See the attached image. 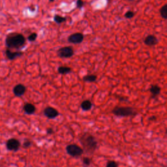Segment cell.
<instances>
[{
	"instance_id": "1",
	"label": "cell",
	"mask_w": 167,
	"mask_h": 167,
	"mask_svg": "<svg viewBox=\"0 0 167 167\" xmlns=\"http://www.w3.org/2000/svg\"><path fill=\"white\" fill-rule=\"evenodd\" d=\"M26 43L24 36L19 33H9L5 38V45L9 49L20 50L23 48Z\"/></svg>"
},
{
	"instance_id": "2",
	"label": "cell",
	"mask_w": 167,
	"mask_h": 167,
	"mask_svg": "<svg viewBox=\"0 0 167 167\" xmlns=\"http://www.w3.org/2000/svg\"><path fill=\"white\" fill-rule=\"evenodd\" d=\"M80 143L84 147V150L89 154H92L97 148V142L93 135L85 133L80 139Z\"/></svg>"
},
{
	"instance_id": "3",
	"label": "cell",
	"mask_w": 167,
	"mask_h": 167,
	"mask_svg": "<svg viewBox=\"0 0 167 167\" xmlns=\"http://www.w3.org/2000/svg\"><path fill=\"white\" fill-rule=\"evenodd\" d=\"M112 113L121 118L135 116L138 114L137 111L131 106H116L112 110Z\"/></svg>"
},
{
	"instance_id": "4",
	"label": "cell",
	"mask_w": 167,
	"mask_h": 167,
	"mask_svg": "<svg viewBox=\"0 0 167 167\" xmlns=\"http://www.w3.org/2000/svg\"><path fill=\"white\" fill-rule=\"evenodd\" d=\"M66 151L72 157H79L84 153V150L76 144H69L66 147Z\"/></svg>"
},
{
	"instance_id": "5",
	"label": "cell",
	"mask_w": 167,
	"mask_h": 167,
	"mask_svg": "<svg viewBox=\"0 0 167 167\" xmlns=\"http://www.w3.org/2000/svg\"><path fill=\"white\" fill-rule=\"evenodd\" d=\"M74 50L72 47H64L58 49L57 56L61 58H69L74 55Z\"/></svg>"
},
{
	"instance_id": "6",
	"label": "cell",
	"mask_w": 167,
	"mask_h": 167,
	"mask_svg": "<svg viewBox=\"0 0 167 167\" xmlns=\"http://www.w3.org/2000/svg\"><path fill=\"white\" fill-rule=\"evenodd\" d=\"M20 146V142L16 138H11L9 139L6 142V147L7 150L9 151H16L19 150Z\"/></svg>"
},
{
	"instance_id": "7",
	"label": "cell",
	"mask_w": 167,
	"mask_h": 167,
	"mask_svg": "<svg viewBox=\"0 0 167 167\" xmlns=\"http://www.w3.org/2000/svg\"><path fill=\"white\" fill-rule=\"evenodd\" d=\"M84 39V36L82 33H75L69 35L67 40H68V42L71 44H78L82 43Z\"/></svg>"
},
{
	"instance_id": "8",
	"label": "cell",
	"mask_w": 167,
	"mask_h": 167,
	"mask_svg": "<svg viewBox=\"0 0 167 167\" xmlns=\"http://www.w3.org/2000/svg\"><path fill=\"white\" fill-rule=\"evenodd\" d=\"M44 114L49 119H54L60 115V113L56 108L52 106H48L44 108Z\"/></svg>"
},
{
	"instance_id": "9",
	"label": "cell",
	"mask_w": 167,
	"mask_h": 167,
	"mask_svg": "<svg viewBox=\"0 0 167 167\" xmlns=\"http://www.w3.org/2000/svg\"><path fill=\"white\" fill-rule=\"evenodd\" d=\"M12 92L16 97H22V96H24L26 92V88L24 84H16L15 86L13 88Z\"/></svg>"
},
{
	"instance_id": "10",
	"label": "cell",
	"mask_w": 167,
	"mask_h": 167,
	"mask_svg": "<svg viewBox=\"0 0 167 167\" xmlns=\"http://www.w3.org/2000/svg\"><path fill=\"white\" fill-rule=\"evenodd\" d=\"M24 52H21V51H16V52H12L11 51L10 49L7 48L5 51V55L8 58V60H9L11 61L12 60H15L16 58L21 57L23 56Z\"/></svg>"
},
{
	"instance_id": "11",
	"label": "cell",
	"mask_w": 167,
	"mask_h": 167,
	"mask_svg": "<svg viewBox=\"0 0 167 167\" xmlns=\"http://www.w3.org/2000/svg\"><path fill=\"white\" fill-rule=\"evenodd\" d=\"M144 43L146 46L148 47H154L158 43V39L153 35H149L144 39Z\"/></svg>"
},
{
	"instance_id": "12",
	"label": "cell",
	"mask_w": 167,
	"mask_h": 167,
	"mask_svg": "<svg viewBox=\"0 0 167 167\" xmlns=\"http://www.w3.org/2000/svg\"><path fill=\"white\" fill-rule=\"evenodd\" d=\"M161 88L157 84L151 85L150 88V92L151 94L152 98H155L161 93Z\"/></svg>"
},
{
	"instance_id": "13",
	"label": "cell",
	"mask_w": 167,
	"mask_h": 167,
	"mask_svg": "<svg viewBox=\"0 0 167 167\" xmlns=\"http://www.w3.org/2000/svg\"><path fill=\"white\" fill-rule=\"evenodd\" d=\"M23 109L25 113L28 115L33 114L36 111L35 106L31 103H26L24 106Z\"/></svg>"
},
{
	"instance_id": "14",
	"label": "cell",
	"mask_w": 167,
	"mask_h": 167,
	"mask_svg": "<svg viewBox=\"0 0 167 167\" xmlns=\"http://www.w3.org/2000/svg\"><path fill=\"white\" fill-rule=\"evenodd\" d=\"M92 103L89 100H85L82 102L80 105V107L84 111H88L92 109Z\"/></svg>"
},
{
	"instance_id": "15",
	"label": "cell",
	"mask_w": 167,
	"mask_h": 167,
	"mask_svg": "<svg viewBox=\"0 0 167 167\" xmlns=\"http://www.w3.org/2000/svg\"><path fill=\"white\" fill-rule=\"evenodd\" d=\"M57 72L60 75H67V74H69L72 72V69L71 67H66V66H60L57 69Z\"/></svg>"
},
{
	"instance_id": "16",
	"label": "cell",
	"mask_w": 167,
	"mask_h": 167,
	"mask_svg": "<svg viewBox=\"0 0 167 167\" xmlns=\"http://www.w3.org/2000/svg\"><path fill=\"white\" fill-rule=\"evenodd\" d=\"M97 79V76L96 75H87L83 77V80L85 82H95Z\"/></svg>"
},
{
	"instance_id": "17",
	"label": "cell",
	"mask_w": 167,
	"mask_h": 167,
	"mask_svg": "<svg viewBox=\"0 0 167 167\" xmlns=\"http://www.w3.org/2000/svg\"><path fill=\"white\" fill-rule=\"evenodd\" d=\"M66 20H67L66 17L61 16L58 15H55L54 16V21L57 24H61L62 23H64V22H66Z\"/></svg>"
},
{
	"instance_id": "18",
	"label": "cell",
	"mask_w": 167,
	"mask_h": 167,
	"mask_svg": "<svg viewBox=\"0 0 167 167\" xmlns=\"http://www.w3.org/2000/svg\"><path fill=\"white\" fill-rule=\"evenodd\" d=\"M159 13L163 19H167V4L162 5L159 9Z\"/></svg>"
},
{
	"instance_id": "19",
	"label": "cell",
	"mask_w": 167,
	"mask_h": 167,
	"mask_svg": "<svg viewBox=\"0 0 167 167\" xmlns=\"http://www.w3.org/2000/svg\"><path fill=\"white\" fill-rule=\"evenodd\" d=\"M37 37H38V35H37V33H32L28 36L27 39H28V40L30 42H34L35 40L37 39Z\"/></svg>"
},
{
	"instance_id": "20",
	"label": "cell",
	"mask_w": 167,
	"mask_h": 167,
	"mask_svg": "<svg viewBox=\"0 0 167 167\" xmlns=\"http://www.w3.org/2000/svg\"><path fill=\"white\" fill-rule=\"evenodd\" d=\"M135 16V12L132 11H128L125 12V14L124 15L125 19H131Z\"/></svg>"
},
{
	"instance_id": "21",
	"label": "cell",
	"mask_w": 167,
	"mask_h": 167,
	"mask_svg": "<svg viewBox=\"0 0 167 167\" xmlns=\"http://www.w3.org/2000/svg\"><path fill=\"white\" fill-rule=\"evenodd\" d=\"M119 165L118 162L115 161H108L106 167H118Z\"/></svg>"
},
{
	"instance_id": "22",
	"label": "cell",
	"mask_w": 167,
	"mask_h": 167,
	"mask_svg": "<svg viewBox=\"0 0 167 167\" xmlns=\"http://www.w3.org/2000/svg\"><path fill=\"white\" fill-rule=\"evenodd\" d=\"M76 8L79 9H81L84 5V2L83 0H77L76 2Z\"/></svg>"
},
{
	"instance_id": "23",
	"label": "cell",
	"mask_w": 167,
	"mask_h": 167,
	"mask_svg": "<svg viewBox=\"0 0 167 167\" xmlns=\"http://www.w3.org/2000/svg\"><path fill=\"white\" fill-rule=\"evenodd\" d=\"M83 163L85 166H89L91 164V159L88 157H84L82 160Z\"/></svg>"
},
{
	"instance_id": "24",
	"label": "cell",
	"mask_w": 167,
	"mask_h": 167,
	"mask_svg": "<svg viewBox=\"0 0 167 167\" xmlns=\"http://www.w3.org/2000/svg\"><path fill=\"white\" fill-rule=\"evenodd\" d=\"M31 142L30 141H29V140H26V141L24 142V144H23V147L24 148H28L31 146Z\"/></svg>"
},
{
	"instance_id": "25",
	"label": "cell",
	"mask_w": 167,
	"mask_h": 167,
	"mask_svg": "<svg viewBox=\"0 0 167 167\" xmlns=\"http://www.w3.org/2000/svg\"><path fill=\"white\" fill-rule=\"evenodd\" d=\"M54 130L53 129H52V128H48V129H47V134H52L54 133Z\"/></svg>"
},
{
	"instance_id": "26",
	"label": "cell",
	"mask_w": 167,
	"mask_h": 167,
	"mask_svg": "<svg viewBox=\"0 0 167 167\" xmlns=\"http://www.w3.org/2000/svg\"><path fill=\"white\" fill-rule=\"evenodd\" d=\"M156 119H157L156 117H155V116H153L150 117V118H149V120H150V121H153V120H155Z\"/></svg>"
},
{
	"instance_id": "27",
	"label": "cell",
	"mask_w": 167,
	"mask_h": 167,
	"mask_svg": "<svg viewBox=\"0 0 167 167\" xmlns=\"http://www.w3.org/2000/svg\"><path fill=\"white\" fill-rule=\"evenodd\" d=\"M54 1H55V0H49L50 2H54Z\"/></svg>"
},
{
	"instance_id": "28",
	"label": "cell",
	"mask_w": 167,
	"mask_h": 167,
	"mask_svg": "<svg viewBox=\"0 0 167 167\" xmlns=\"http://www.w3.org/2000/svg\"><path fill=\"white\" fill-rule=\"evenodd\" d=\"M129 2H132V1H134V0H129Z\"/></svg>"
},
{
	"instance_id": "29",
	"label": "cell",
	"mask_w": 167,
	"mask_h": 167,
	"mask_svg": "<svg viewBox=\"0 0 167 167\" xmlns=\"http://www.w3.org/2000/svg\"><path fill=\"white\" fill-rule=\"evenodd\" d=\"M166 134H167V130H166Z\"/></svg>"
}]
</instances>
